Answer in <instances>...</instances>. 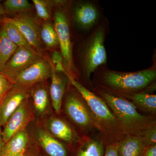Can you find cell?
<instances>
[{"label":"cell","mask_w":156,"mask_h":156,"mask_svg":"<svg viewBox=\"0 0 156 156\" xmlns=\"http://www.w3.org/2000/svg\"><path fill=\"white\" fill-rule=\"evenodd\" d=\"M41 38L42 42L48 49H52L59 45L54 26L49 21H46L42 26Z\"/></svg>","instance_id":"cell-22"},{"label":"cell","mask_w":156,"mask_h":156,"mask_svg":"<svg viewBox=\"0 0 156 156\" xmlns=\"http://www.w3.org/2000/svg\"><path fill=\"white\" fill-rule=\"evenodd\" d=\"M17 48L8 38L2 27L0 29V73H2L6 64Z\"/></svg>","instance_id":"cell-18"},{"label":"cell","mask_w":156,"mask_h":156,"mask_svg":"<svg viewBox=\"0 0 156 156\" xmlns=\"http://www.w3.org/2000/svg\"><path fill=\"white\" fill-rule=\"evenodd\" d=\"M50 61L53 64V68L57 73L65 74L66 72L63 65V58L60 52L53 51L51 55Z\"/></svg>","instance_id":"cell-26"},{"label":"cell","mask_w":156,"mask_h":156,"mask_svg":"<svg viewBox=\"0 0 156 156\" xmlns=\"http://www.w3.org/2000/svg\"><path fill=\"white\" fill-rule=\"evenodd\" d=\"M3 6L5 14L10 15L30 11L34 7L27 0H6Z\"/></svg>","instance_id":"cell-24"},{"label":"cell","mask_w":156,"mask_h":156,"mask_svg":"<svg viewBox=\"0 0 156 156\" xmlns=\"http://www.w3.org/2000/svg\"><path fill=\"white\" fill-rule=\"evenodd\" d=\"M13 84L5 76L0 73V105L6 93L11 89Z\"/></svg>","instance_id":"cell-28"},{"label":"cell","mask_w":156,"mask_h":156,"mask_svg":"<svg viewBox=\"0 0 156 156\" xmlns=\"http://www.w3.org/2000/svg\"><path fill=\"white\" fill-rule=\"evenodd\" d=\"M2 24V27L4 30L8 38L17 46L18 48H32L23 35L16 27L9 23L4 22Z\"/></svg>","instance_id":"cell-23"},{"label":"cell","mask_w":156,"mask_h":156,"mask_svg":"<svg viewBox=\"0 0 156 156\" xmlns=\"http://www.w3.org/2000/svg\"><path fill=\"white\" fill-rule=\"evenodd\" d=\"M24 156H37L36 154L34 153L33 152H27V153L25 152Z\"/></svg>","instance_id":"cell-33"},{"label":"cell","mask_w":156,"mask_h":156,"mask_svg":"<svg viewBox=\"0 0 156 156\" xmlns=\"http://www.w3.org/2000/svg\"><path fill=\"white\" fill-rule=\"evenodd\" d=\"M35 109L39 115L44 114L49 105V96L47 88L40 85L35 87L32 91Z\"/></svg>","instance_id":"cell-20"},{"label":"cell","mask_w":156,"mask_h":156,"mask_svg":"<svg viewBox=\"0 0 156 156\" xmlns=\"http://www.w3.org/2000/svg\"><path fill=\"white\" fill-rule=\"evenodd\" d=\"M48 128L50 134L54 137L67 143L75 140L72 129L65 122L58 118L50 119L48 123Z\"/></svg>","instance_id":"cell-17"},{"label":"cell","mask_w":156,"mask_h":156,"mask_svg":"<svg viewBox=\"0 0 156 156\" xmlns=\"http://www.w3.org/2000/svg\"><path fill=\"white\" fill-rule=\"evenodd\" d=\"M142 136L146 144L147 147L156 144V128L155 125L144 130L141 134H139Z\"/></svg>","instance_id":"cell-27"},{"label":"cell","mask_w":156,"mask_h":156,"mask_svg":"<svg viewBox=\"0 0 156 156\" xmlns=\"http://www.w3.org/2000/svg\"><path fill=\"white\" fill-rule=\"evenodd\" d=\"M66 76L72 85L87 102L98 127L108 130L119 127L116 118L101 98L89 91L74 78L68 74Z\"/></svg>","instance_id":"cell-4"},{"label":"cell","mask_w":156,"mask_h":156,"mask_svg":"<svg viewBox=\"0 0 156 156\" xmlns=\"http://www.w3.org/2000/svg\"><path fill=\"white\" fill-rule=\"evenodd\" d=\"M28 142V134L25 128L19 131L5 144L0 156H15L25 152Z\"/></svg>","instance_id":"cell-16"},{"label":"cell","mask_w":156,"mask_h":156,"mask_svg":"<svg viewBox=\"0 0 156 156\" xmlns=\"http://www.w3.org/2000/svg\"><path fill=\"white\" fill-rule=\"evenodd\" d=\"M53 26L57 34L60 53L63 57L65 69L69 75L74 78L72 44L69 22L64 10L58 9L55 11Z\"/></svg>","instance_id":"cell-5"},{"label":"cell","mask_w":156,"mask_h":156,"mask_svg":"<svg viewBox=\"0 0 156 156\" xmlns=\"http://www.w3.org/2000/svg\"><path fill=\"white\" fill-rule=\"evenodd\" d=\"M25 151L23 152L17 154V155H15V156H24Z\"/></svg>","instance_id":"cell-34"},{"label":"cell","mask_w":156,"mask_h":156,"mask_svg":"<svg viewBox=\"0 0 156 156\" xmlns=\"http://www.w3.org/2000/svg\"><path fill=\"white\" fill-rule=\"evenodd\" d=\"M142 156H156V145L154 144L146 148Z\"/></svg>","instance_id":"cell-30"},{"label":"cell","mask_w":156,"mask_h":156,"mask_svg":"<svg viewBox=\"0 0 156 156\" xmlns=\"http://www.w3.org/2000/svg\"><path fill=\"white\" fill-rule=\"evenodd\" d=\"M97 92L116 118L123 134L139 135L154 125V120L139 113L134 104L129 101L103 90Z\"/></svg>","instance_id":"cell-1"},{"label":"cell","mask_w":156,"mask_h":156,"mask_svg":"<svg viewBox=\"0 0 156 156\" xmlns=\"http://www.w3.org/2000/svg\"><path fill=\"white\" fill-rule=\"evenodd\" d=\"M1 126H0V154L2 152V151L3 148L5 146V143L4 142V140H3L2 135V131H1Z\"/></svg>","instance_id":"cell-31"},{"label":"cell","mask_w":156,"mask_h":156,"mask_svg":"<svg viewBox=\"0 0 156 156\" xmlns=\"http://www.w3.org/2000/svg\"><path fill=\"white\" fill-rule=\"evenodd\" d=\"M30 88L17 84H13L0 105L1 126H5L13 113L24 101L28 99Z\"/></svg>","instance_id":"cell-11"},{"label":"cell","mask_w":156,"mask_h":156,"mask_svg":"<svg viewBox=\"0 0 156 156\" xmlns=\"http://www.w3.org/2000/svg\"><path fill=\"white\" fill-rule=\"evenodd\" d=\"M38 17L46 21L51 19V10L54 6H60L64 4L63 1L33 0Z\"/></svg>","instance_id":"cell-21"},{"label":"cell","mask_w":156,"mask_h":156,"mask_svg":"<svg viewBox=\"0 0 156 156\" xmlns=\"http://www.w3.org/2000/svg\"><path fill=\"white\" fill-rule=\"evenodd\" d=\"M37 139L41 147L49 156H68L64 146L48 131L40 129Z\"/></svg>","instance_id":"cell-13"},{"label":"cell","mask_w":156,"mask_h":156,"mask_svg":"<svg viewBox=\"0 0 156 156\" xmlns=\"http://www.w3.org/2000/svg\"><path fill=\"white\" fill-rule=\"evenodd\" d=\"M104 154L103 143L96 140H92L80 148L76 156H104Z\"/></svg>","instance_id":"cell-25"},{"label":"cell","mask_w":156,"mask_h":156,"mask_svg":"<svg viewBox=\"0 0 156 156\" xmlns=\"http://www.w3.org/2000/svg\"><path fill=\"white\" fill-rule=\"evenodd\" d=\"M101 80L105 87L119 93H136L145 89L155 80L154 65L147 69L134 72H120L104 69L100 72Z\"/></svg>","instance_id":"cell-2"},{"label":"cell","mask_w":156,"mask_h":156,"mask_svg":"<svg viewBox=\"0 0 156 156\" xmlns=\"http://www.w3.org/2000/svg\"><path fill=\"white\" fill-rule=\"evenodd\" d=\"M5 14V10L3 8V5L0 4V17Z\"/></svg>","instance_id":"cell-32"},{"label":"cell","mask_w":156,"mask_h":156,"mask_svg":"<svg viewBox=\"0 0 156 156\" xmlns=\"http://www.w3.org/2000/svg\"><path fill=\"white\" fill-rule=\"evenodd\" d=\"M43 57L32 48L18 47L6 64L2 73L11 81L18 74Z\"/></svg>","instance_id":"cell-8"},{"label":"cell","mask_w":156,"mask_h":156,"mask_svg":"<svg viewBox=\"0 0 156 156\" xmlns=\"http://www.w3.org/2000/svg\"><path fill=\"white\" fill-rule=\"evenodd\" d=\"M131 96L133 103L136 108L148 112H156V95L145 92H136L131 94Z\"/></svg>","instance_id":"cell-19"},{"label":"cell","mask_w":156,"mask_h":156,"mask_svg":"<svg viewBox=\"0 0 156 156\" xmlns=\"http://www.w3.org/2000/svg\"><path fill=\"white\" fill-rule=\"evenodd\" d=\"M117 144L119 156H142L147 147L140 135H128Z\"/></svg>","instance_id":"cell-14"},{"label":"cell","mask_w":156,"mask_h":156,"mask_svg":"<svg viewBox=\"0 0 156 156\" xmlns=\"http://www.w3.org/2000/svg\"><path fill=\"white\" fill-rule=\"evenodd\" d=\"M4 22L9 23L16 27L31 47L37 52L42 53L41 28L33 17L20 14L14 17H4L0 19V23Z\"/></svg>","instance_id":"cell-7"},{"label":"cell","mask_w":156,"mask_h":156,"mask_svg":"<svg viewBox=\"0 0 156 156\" xmlns=\"http://www.w3.org/2000/svg\"><path fill=\"white\" fill-rule=\"evenodd\" d=\"M27 99L23 102L9 118L2 132L3 140L7 143L20 130L25 129L30 118Z\"/></svg>","instance_id":"cell-12"},{"label":"cell","mask_w":156,"mask_h":156,"mask_svg":"<svg viewBox=\"0 0 156 156\" xmlns=\"http://www.w3.org/2000/svg\"><path fill=\"white\" fill-rule=\"evenodd\" d=\"M72 20L75 27L83 31H89L98 25L101 13L95 2L81 1L72 6Z\"/></svg>","instance_id":"cell-6"},{"label":"cell","mask_w":156,"mask_h":156,"mask_svg":"<svg viewBox=\"0 0 156 156\" xmlns=\"http://www.w3.org/2000/svg\"><path fill=\"white\" fill-rule=\"evenodd\" d=\"M51 74L50 61L43 57L18 74L12 80V83L31 87L50 77Z\"/></svg>","instance_id":"cell-10"},{"label":"cell","mask_w":156,"mask_h":156,"mask_svg":"<svg viewBox=\"0 0 156 156\" xmlns=\"http://www.w3.org/2000/svg\"><path fill=\"white\" fill-rule=\"evenodd\" d=\"M50 61L51 67L50 98L53 109L56 113L59 114L61 109L62 98L66 86V81L59 75V73L56 72L54 70L52 62L50 60Z\"/></svg>","instance_id":"cell-15"},{"label":"cell","mask_w":156,"mask_h":156,"mask_svg":"<svg viewBox=\"0 0 156 156\" xmlns=\"http://www.w3.org/2000/svg\"><path fill=\"white\" fill-rule=\"evenodd\" d=\"M65 111L73 122L81 128H89L95 126L97 122L92 112L74 92H70L66 101Z\"/></svg>","instance_id":"cell-9"},{"label":"cell","mask_w":156,"mask_h":156,"mask_svg":"<svg viewBox=\"0 0 156 156\" xmlns=\"http://www.w3.org/2000/svg\"><path fill=\"white\" fill-rule=\"evenodd\" d=\"M106 30V22H101L85 39L80 49L81 68L88 80L92 73L106 64L107 56L104 44Z\"/></svg>","instance_id":"cell-3"},{"label":"cell","mask_w":156,"mask_h":156,"mask_svg":"<svg viewBox=\"0 0 156 156\" xmlns=\"http://www.w3.org/2000/svg\"><path fill=\"white\" fill-rule=\"evenodd\" d=\"M104 156H119L117 143L112 144L107 146Z\"/></svg>","instance_id":"cell-29"}]
</instances>
